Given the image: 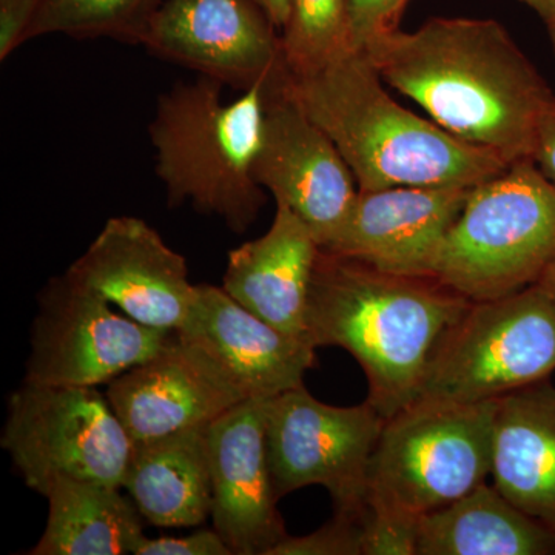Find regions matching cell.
Wrapping results in <instances>:
<instances>
[{"instance_id": "1", "label": "cell", "mask_w": 555, "mask_h": 555, "mask_svg": "<svg viewBox=\"0 0 555 555\" xmlns=\"http://www.w3.org/2000/svg\"><path fill=\"white\" fill-rule=\"evenodd\" d=\"M361 51L389 89L448 133L507 164L534 156L555 94L499 22L436 17L415 31L379 35Z\"/></svg>"}, {"instance_id": "2", "label": "cell", "mask_w": 555, "mask_h": 555, "mask_svg": "<svg viewBox=\"0 0 555 555\" xmlns=\"http://www.w3.org/2000/svg\"><path fill=\"white\" fill-rule=\"evenodd\" d=\"M470 302L436 278L383 272L320 248L308 341L356 358L366 375V400L390 418L415 403L434 350Z\"/></svg>"}, {"instance_id": "3", "label": "cell", "mask_w": 555, "mask_h": 555, "mask_svg": "<svg viewBox=\"0 0 555 555\" xmlns=\"http://www.w3.org/2000/svg\"><path fill=\"white\" fill-rule=\"evenodd\" d=\"M288 89L337 145L360 190L474 188L511 166L398 104L361 50L291 76Z\"/></svg>"}, {"instance_id": "4", "label": "cell", "mask_w": 555, "mask_h": 555, "mask_svg": "<svg viewBox=\"0 0 555 555\" xmlns=\"http://www.w3.org/2000/svg\"><path fill=\"white\" fill-rule=\"evenodd\" d=\"M224 83L210 78L177 83L160 94L150 122L156 173L170 206L192 204L247 232L264 204L254 177L264 130L268 87L222 100Z\"/></svg>"}, {"instance_id": "5", "label": "cell", "mask_w": 555, "mask_h": 555, "mask_svg": "<svg viewBox=\"0 0 555 555\" xmlns=\"http://www.w3.org/2000/svg\"><path fill=\"white\" fill-rule=\"evenodd\" d=\"M554 259L555 185L534 159H521L470 189L433 278L485 301L539 283Z\"/></svg>"}, {"instance_id": "6", "label": "cell", "mask_w": 555, "mask_h": 555, "mask_svg": "<svg viewBox=\"0 0 555 555\" xmlns=\"http://www.w3.org/2000/svg\"><path fill=\"white\" fill-rule=\"evenodd\" d=\"M496 401H415L386 418L369 469L367 503L422 518L486 483Z\"/></svg>"}, {"instance_id": "7", "label": "cell", "mask_w": 555, "mask_h": 555, "mask_svg": "<svg viewBox=\"0 0 555 555\" xmlns=\"http://www.w3.org/2000/svg\"><path fill=\"white\" fill-rule=\"evenodd\" d=\"M555 372V299L539 283L473 301L441 337L416 401H496Z\"/></svg>"}, {"instance_id": "8", "label": "cell", "mask_w": 555, "mask_h": 555, "mask_svg": "<svg viewBox=\"0 0 555 555\" xmlns=\"http://www.w3.org/2000/svg\"><path fill=\"white\" fill-rule=\"evenodd\" d=\"M0 444L40 495L61 477L122 488L134 447L98 387L27 382L9 398Z\"/></svg>"}, {"instance_id": "9", "label": "cell", "mask_w": 555, "mask_h": 555, "mask_svg": "<svg viewBox=\"0 0 555 555\" xmlns=\"http://www.w3.org/2000/svg\"><path fill=\"white\" fill-rule=\"evenodd\" d=\"M386 418L369 401L328 406L305 385L270 398L268 447L278 499L323 486L335 513L367 506L369 469Z\"/></svg>"}, {"instance_id": "10", "label": "cell", "mask_w": 555, "mask_h": 555, "mask_svg": "<svg viewBox=\"0 0 555 555\" xmlns=\"http://www.w3.org/2000/svg\"><path fill=\"white\" fill-rule=\"evenodd\" d=\"M177 331H160L116 312L104 298L67 275L39 295L25 382L42 386L98 387L155 357Z\"/></svg>"}, {"instance_id": "11", "label": "cell", "mask_w": 555, "mask_h": 555, "mask_svg": "<svg viewBox=\"0 0 555 555\" xmlns=\"http://www.w3.org/2000/svg\"><path fill=\"white\" fill-rule=\"evenodd\" d=\"M139 43L243 91L291 75L281 33L255 0H160Z\"/></svg>"}, {"instance_id": "12", "label": "cell", "mask_w": 555, "mask_h": 555, "mask_svg": "<svg viewBox=\"0 0 555 555\" xmlns=\"http://www.w3.org/2000/svg\"><path fill=\"white\" fill-rule=\"evenodd\" d=\"M288 78L268 89L254 177L326 250L345 230L360 189L337 145L295 100Z\"/></svg>"}, {"instance_id": "13", "label": "cell", "mask_w": 555, "mask_h": 555, "mask_svg": "<svg viewBox=\"0 0 555 555\" xmlns=\"http://www.w3.org/2000/svg\"><path fill=\"white\" fill-rule=\"evenodd\" d=\"M65 275L131 320L160 331L184 326L195 301L185 258L141 218H109Z\"/></svg>"}, {"instance_id": "14", "label": "cell", "mask_w": 555, "mask_h": 555, "mask_svg": "<svg viewBox=\"0 0 555 555\" xmlns=\"http://www.w3.org/2000/svg\"><path fill=\"white\" fill-rule=\"evenodd\" d=\"M133 443L210 425L248 398L204 347L179 332L145 363L107 385Z\"/></svg>"}, {"instance_id": "15", "label": "cell", "mask_w": 555, "mask_h": 555, "mask_svg": "<svg viewBox=\"0 0 555 555\" xmlns=\"http://www.w3.org/2000/svg\"><path fill=\"white\" fill-rule=\"evenodd\" d=\"M269 400H247L208 425L214 529L236 555H269L286 539L268 447Z\"/></svg>"}, {"instance_id": "16", "label": "cell", "mask_w": 555, "mask_h": 555, "mask_svg": "<svg viewBox=\"0 0 555 555\" xmlns=\"http://www.w3.org/2000/svg\"><path fill=\"white\" fill-rule=\"evenodd\" d=\"M470 189L401 185L360 190L345 230L326 251L383 272L433 276L441 244Z\"/></svg>"}, {"instance_id": "17", "label": "cell", "mask_w": 555, "mask_h": 555, "mask_svg": "<svg viewBox=\"0 0 555 555\" xmlns=\"http://www.w3.org/2000/svg\"><path fill=\"white\" fill-rule=\"evenodd\" d=\"M182 337L204 347L248 400H270L305 385L317 349L292 338L240 305L222 287L196 286Z\"/></svg>"}, {"instance_id": "18", "label": "cell", "mask_w": 555, "mask_h": 555, "mask_svg": "<svg viewBox=\"0 0 555 555\" xmlns=\"http://www.w3.org/2000/svg\"><path fill=\"white\" fill-rule=\"evenodd\" d=\"M318 254L305 222L276 204L268 232L230 251L222 288L270 326L308 341L306 313Z\"/></svg>"}, {"instance_id": "19", "label": "cell", "mask_w": 555, "mask_h": 555, "mask_svg": "<svg viewBox=\"0 0 555 555\" xmlns=\"http://www.w3.org/2000/svg\"><path fill=\"white\" fill-rule=\"evenodd\" d=\"M491 476L518 509L555 529V386L550 379L496 401Z\"/></svg>"}, {"instance_id": "20", "label": "cell", "mask_w": 555, "mask_h": 555, "mask_svg": "<svg viewBox=\"0 0 555 555\" xmlns=\"http://www.w3.org/2000/svg\"><path fill=\"white\" fill-rule=\"evenodd\" d=\"M122 488L158 528H193L211 517L208 425L134 443Z\"/></svg>"}, {"instance_id": "21", "label": "cell", "mask_w": 555, "mask_h": 555, "mask_svg": "<svg viewBox=\"0 0 555 555\" xmlns=\"http://www.w3.org/2000/svg\"><path fill=\"white\" fill-rule=\"evenodd\" d=\"M416 555H555V529L483 483L420 518Z\"/></svg>"}, {"instance_id": "22", "label": "cell", "mask_w": 555, "mask_h": 555, "mask_svg": "<svg viewBox=\"0 0 555 555\" xmlns=\"http://www.w3.org/2000/svg\"><path fill=\"white\" fill-rule=\"evenodd\" d=\"M118 486L61 477L51 481L47 528L31 555H124L145 539L133 500Z\"/></svg>"}, {"instance_id": "23", "label": "cell", "mask_w": 555, "mask_h": 555, "mask_svg": "<svg viewBox=\"0 0 555 555\" xmlns=\"http://www.w3.org/2000/svg\"><path fill=\"white\" fill-rule=\"evenodd\" d=\"M160 0H42L27 40L47 35L139 43Z\"/></svg>"}, {"instance_id": "24", "label": "cell", "mask_w": 555, "mask_h": 555, "mask_svg": "<svg viewBox=\"0 0 555 555\" xmlns=\"http://www.w3.org/2000/svg\"><path fill=\"white\" fill-rule=\"evenodd\" d=\"M281 42L291 76L317 72L353 51L347 0H291Z\"/></svg>"}, {"instance_id": "25", "label": "cell", "mask_w": 555, "mask_h": 555, "mask_svg": "<svg viewBox=\"0 0 555 555\" xmlns=\"http://www.w3.org/2000/svg\"><path fill=\"white\" fill-rule=\"evenodd\" d=\"M364 511L335 513L312 534L287 535L269 555H363Z\"/></svg>"}, {"instance_id": "26", "label": "cell", "mask_w": 555, "mask_h": 555, "mask_svg": "<svg viewBox=\"0 0 555 555\" xmlns=\"http://www.w3.org/2000/svg\"><path fill=\"white\" fill-rule=\"evenodd\" d=\"M420 517L367 503L363 516V555H416Z\"/></svg>"}, {"instance_id": "27", "label": "cell", "mask_w": 555, "mask_h": 555, "mask_svg": "<svg viewBox=\"0 0 555 555\" xmlns=\"http://www.w3.org/2000/svg\"><path fill=\"white\" fill-rule=\"evenodd\" d=\"M409 0H347L350 46L363 50L369 40L397 30Z\"/></svg>"}, {"instance_id": "28", "label": "cell", "mask_w": 555, "mask_h": 555, "mask_svg": "<svg viewBox=\"0 0 555 555\" xmlns=\"http://www.w3.org/2000/svg\"><path fill=\"white\" fill-rule=\"evenodd\" d=\"M134 555H233L215 529H203L184 537H145Z\"/></svg>"}, {"instance_id": "29", "label": "cell", "mask_w": 555, "mask_h": 555, "mask_svg": "<svg viewBox=\"0 0 555 555\" xmlns=\"http://www.w3.org/2000/svg\"><path fill=\"white\" fill-rule=\"evenodd\" d=\"M42 0H0V61L27 40Z\"/></svg>"}, {"instance_id": "30", "label": "cell", "mask_w": 555, "mask_h": 555, "mask_svg": "<svg viewBox=\"0 0 555 555\" xmlns=\"http://www.w3.org/2000/svg\"><path fill=\"white\" fill-rule=\"evenodd\" d=\"M537 167L555 185V96L546 105L537 130L534 156Z\"/></svg>"}, {"instance_id": "31", "label": "cell", "mask_w": 555, "mask_h": 555, "mask_svg": "<svg viewBox=\"0 0 555 555\" xmlns=\"http://www.w3.org/2000/svg\"><path fill=\"white\" fill-rule=\"evenodd\" d=\"M278 30L283 31L286 27L288 14H291V0H255Z\"/></svg>"}, {"instance_id": "32", "label": "cell", "mask_w": 555, "mask_h": 555, "mask_svg": "<svg viewBox=\"0 0 555 555\" xmlns=\"http://www.w3.org/2000/svg\"><path fill=\"white\" fill-rule=\"evenodd\" d=\"M520 2L535 11L542 20H545L547 13L555 7V0H520Z\"/></svg>"}, {"instance_id": "33", "label": "cell", "mask_w": 555, "mask_h": 555, "mask_svg": "<svg viewBox=\"0 0 555 555\" xmlns=\"http://www.w3.org/2000/svg\"><path fill=\"white\" fill-rule=\"evenodd\" d=\"M540 286L545 288L547 294L555 299V259L553 264L550 266L539 280Z\"/></svg>"}, {"instance_id": "34", "label": "cell", "mask_w": 555, "mask_h": 555, "mask_svg": "<svg viewBox=\"0 0 555 555\" xmlns=\"http://www.w3.org/2000/svg\"><path fill=\"white\" fill-rule=\"evenodd\" d=\"M543 21H545L547 36H550L551 47H553L555 56V7L547 13V16Z\"/></svg>"}]
</instances>
